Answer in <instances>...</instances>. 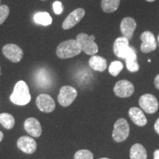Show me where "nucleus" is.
<instances>
[{
  "mask_svg": "<svg viewBox=\"0 0 159 159\" xmlns=\"http://www.w3.org/2000/svg\"><path fill=\"white\" fill-rule=\"evenodd\" d=\"M82 52L77 40L70 39L63 41L57 47L56 55L61 59H68L77 56Z\"/></svg>",
  "mask_w": 159,
  "mask_h": 159,
  "instance_id": "obj_1",
  "label": "nucleus"
},
{
  "mask_svg": "<svg viewBox=\"0 0 159 159\" xmlns=\"http://www.w3.org/2000/svg\"><path fill=\"white\" fill-rule=\"evenodd\" d=\"M10 99L13 104L17 105H26L30 102L29 87L25 81L20 80L16 83Z\"/></svg>",
  "mask_w": 159,
  "mask_h": 159,
  "instance_id": "obj_2",
  "label": "nucleus"
},
{
  "mask_svg": "<svg viewBox=\"0 0 159 159\" xmlns=\"http://www.w3.org/2000/svg\"><path fill=\"white\" fill-rule=\"evenodd\" d=\"M130 134V126L126 119L120 118L115 122L113 131V139L115 142H122L126 140Z\"/></svg>",
  "mask_w": 159,
  "mask_h": 159,
  "instance_id": "obj_3",
  "label": "nucleus"
},
{
  "mask_svg": "<svg viewBox=\"0 0 159 159\" xmlns=\"http://www.w3.org/2000/svg\"><path fill=\"white\" fill-rule=\"evenodd\" d=\"M76 40L83 52L89 55H94L98 52V46L86 33H81L77 35Z\"/></svg>",
  "mask_w": 159,
  "mask_h": 159,
  "instance_id": "obj_4",
  "label": "nucleus"
},
{
  "mask_svg": "<svg viewBox=\"0 0 159 159\" xmlns=\"http://www.w3.org/2000/svg\"><path fill=\"white\" fill-rule=\"evenodd\" d=\"M77 97V91L74 87L64 85L60 90L57 101L63 107H68L75 101Z\"/></svg>",
  "mask_w": 159,
  "mask_h": 159,
  "instance_id": "obj_5",
  "label": "nucleus"
},
{
  "mask_svg": "<svg viewBox=\"0 0 159 159\" xmlns=\"http://www.w3.org/2000/svg\"><path fill=\"white\" fill-rule=\"evenodd\" d=\"M140 39L142 41L140 49L143 53L147 54L156 50L158 43L153 33L150 31H144L140 35Z\"/></svg>",
  "mask_w": 159,
  "mask_h": 159,
  "instance_id": "obj_6",
  "label": "nucleus"
},
{
  "mask_svg": "<svg viewBox=\"0 0 159 159\" xmlns=\"http://www.w3.org/2000/svg\"><path fill=\"white\" fill-rule=\"evenodd\" d=\"M139 105L148 114H154L158 109V99L154 95L144 94L139 98Z\"/></svg>",
  "mask_w": 159,
  "mask_h": 159,
  "instance_id": "obj_7",
  "label": "nucleus"
},
{
  "mask_svg": "<svg viewBox=\"0 0 159 159\" xmlns=\"http://www.w3.org/2000/svg\"><path fill=\"white\" fill-rule=\"evenodd\" d=\"M2 53L6 58L13 63H19L23 58V50L16 44L7 43L2 48Z\"/></svg>",
  "mask_w": 159,
  "mask_h": 159,
  "instance_id": "obj_8",
  "label": "nucleus"
},
{
  "mask_svg": "<svg viewBox=\"0 0 159 159\" xmlns=\"http://www.w3.org/2000/svg\"><path fill=\"white\" fill-rule=\"evenodd\" d=\"M114 92L116 96L121 98H127L132 96L134 92V85L127 80H122L114 85Z\"/></svg>",
  "mask_w": 159,
  "mask_h": 159,
  "instance_id": "obj_9",
  "label": "nucleus"
},
{
  "mask_svg": "<svg viewBox=\"0 0 159 159\" xmlns=\"http://www.w3.org/2000/svg\"><path fill=\"white\" fill-rule=\"evenodd\" d=\"M129 40L125 37H119L115 40L113 47L114 55L119 58L125 59L130 51Z\"/></svg>",
  "mask_w": 159,
  "mask_h": 159,
  "instance_id": "obj_10",
  "label": "nucleus"
},
{
  "mask_svg": "<svg viewBox=\"0 0 159 159\" xmlns=\"http://www.w3.org/2000/svg\"><path fill=\"white\" fill-rule=\"evenodd\" d=\"M34 80L38 87L42 89H47L52 84V78L50 73L45 68H41L36 71Z\"/></svg>",
  "mask_w": 159,
  "mask_h": 159,
  "instance_id": "obj_11",
  "label": "nucleus"
},
{
  "mask_svg": "<svg viewBox=\"0 0 159 159\" xmlns=\"http://www.w3.org/2000/svg\"><path fill=\"white\" fill-rule=\"evenodd\" d=\"M36 105L39 111L44 113H51L55 110V102L50 95L39 94L36 98Z\"/></svg>",
  "mask_w": 159,
  "mask_h": 159,
  "instance_id": "obj_12",
  "label": "nucleus"
},
{
  "mask_svg": "<svg viewBox=\"0 0 159 159\" xmlns=\"http://www.w3.org/2000/svg\"><path fill=\"white\" fill-rule=\"evenodd\" d=\"M85 14V11L83 8H77L73 11L63 21L62 27L63 30H69L77 25Z\"/></svg>",
  "mask_w": 159,
  "mask_h": 159,
  "instance_id": "obj_13",
  "label": "nucleus"
},
{
  "mask_svg": "<svg viewBox=\"0 0 159 159\" xmlns=\"http://www.w3.org/2000/svg\"><path fill=\"white\" fill-rule=\"evenodd\" d=\"M17 147L25 153L33 154L37 149V143L31 137L24 136L18 139Z\"/></svg>",
  "mask_w": 159,
  "mask_h": 159,
  "instance_id": "obj_14",
  "label": "nucleus"
},
{
  "mask_svg": "<svg viewBox=\"0 0 159 159\" xmlns=\"http://www.w3.org/2000/svg\"><path fill=\"white\" fill-rule=\"evenodd\" d=\"M136 21L132 17H125L120 23V30L123 37L130 40L133 38L135 30L136 28Z\"/></svg>",
  "mask_w": 159,
  "mask_h": 159,
  "instance_id": "obj_15",
  "label": "nucleus"
},
{
  "mask_svg": "<svg viewBox=\"0 0 159 159\" xmlns=\"http://www.w3.org/2000/svg\"><path fill=\"white\" fill-rule=\"evenodd\" d=\"M24 127L26 132L33 137H39L42 134L41 123L37 119L30 117L25 120Z\"/></svg>",
  "mask_w": 159,
  "mask_h": 159,
  "instance_id": "obj_16",
  "label": "nucleus"
},
{
  "mask_svg": "<svg viewBox=\"0 0 159 159\" xmlns=\"http://www.w3.org/2000/svg\"><path fill=\"white\" fill-rule=\"evenodd\" d=\"M128 114L131 120L134 122V124L138 125V126L143 127L148 123V119L140 108L133 107L129 110Z\"/></svg>",
  "mask_w": 159,
  "mask_h": 159,
  "instance_id": "obj_17",
  "label": "nucleus"
},
{
  "mask_svg": "<svg viewBox=\"0 0 159 159\" xmlns=\"http://www.w3.org/2000/svg\"><path fill=\"white\" fill-rule=\"evenodd\" d=\"M126 61V67L128 70L130 72H136L139 70V64L137 59V55L135 49L130 47L128 55L125 57Z\"/></svg>",
  "mask_w": 159,
  "mask_h": 159,
  "instance_id": "obj_18",
  "label": "nucleus"
},
{
  "mask_svg": "<svg viewBox=\"0 0 159 159\" xmlns=\"http://www.w3.org/2000/svg\"><path fill=\"white\" fill-rule=\"evenodd\" d=\"M89 64L93 70L102 72L107 68V60L99 55H92L89 61Z\"/></svg>",
  "mask_w": 159,
  "mask_h": 159,
  "instance_id": "obj_19",
  "label": "nucleus"
},
{
  "mask_svg": "<svg viewBox=\"0 0 159 159\" xmlns=\"http://www.w3.org/2000/svg\"><path fill=\"white\" fill-rule=\"evenodd\" d=\"M130 159H147V151L143 145L135 144L130 149Z\"/></svg>",
  "mask_w": 159,
  "mask_h": 159,
  "instance_id": "obj_20",
  "label": "nucleus"
},
{
  "mask_svg": "<svg viewBox=\"0 0 159 159\" xmlns=\"http://www.w3.org/2000/svg\"><path fill=\"white\" fill-rule=\"evenodd\" d=\"M121 0H102L101 7L106 13H114L118 10Z\"/></svg>",
  "mask_w": 159,
  "mask_h": 159,
  "instance_id": "obj_21",
  "label": "nucleus"
},
{
  "mask_svg": "<svg viewBox=\"0 0 159 159\" xmlns=\"http://www.w3.org/2000/svg\"><path fill=\"white\" fill-rule=\"evenodd\" d=\"M34 21L38 25H41L43 26L50 25L52 23V19L51 16L47 12H39L34 15L33 17Z\"/></svg>",
  "mask_w": 159,
  "mask_h": 159,
  "instance_id": "obj_22",
  "label": "nucleus"
},
{
  "mask_svg": "<svg viewBox=\"0 0 159 159\" xmlns=\"http://www.w3.org/2000/svg\"><path fill=\"white\" fill-rule=\"evenodd\" d=\"M0 124L7 130H11L15 125L14 117L8 113H2L0 114Z\"/></svg>",
  "mask_w": 159,
  "mask_h": 159,
  "instance_id": "obj_23",
  "label": "nucleus"
},
{
  "mask_svg": "<svg viewBox=\"0 0 159 159\" xmlns=\"http://www.w3.org/2000/svg\"><path fill=\"white\" fill-rule=\"evenodd\" d=\"M123 63L122 62L119 61H114L113 62H111V63L109 66L108 68V71L109 73L114 77H116L119 75V73L122 71L123 69Z\"/></svg>",
  "mask_w": 159,
  "mask_h": 159,
  "instance_id": "obj_24",
  "label": "nucleus"
},
{
  "mask_svg": "<svg viewBox=\"0 0 159 159\" xmlns=\"http://www.w3.org/2000/svg\"><path fill=\"white\" fill-rule=\"evenodd\" d=\"M75 159H94V156L90 150H80L75 154Z\"/></svg>",
  "mask_w": 159,
  "mask_h": 159,
  "instance_id": "obj_25",
  "label": "nucleus"
},
{
  "mask_svg": "<svg viewBox=\"0 0 159 159\" xmlns=\"http://www.w3.org/2000/svg\"><path fill=\"white\" fill-rule=\"evenodd\" d=\"M10 13V8L7 5H0V25L5 22L8 17Z\"/></svg>",
  "mask_w": 159,
  "mask_h": 159,
  "instance_id": "obj_26",
  "label": "nucleus"
},
{
  "mask_svg": "<svg viewBox=\"0 0 159 159\" xmlns=\"http://www.w3.org/2000/svg\"><path fill=\"white\" fill-rule=\"evenodd\" d=\"M52 7L54 13L57 15H60L63 13V6L62 3L60 1H55L54 3L52 4Z\"/></svg>",
  "mask_w": 159,
  "mask_h": 159,
  "instance_id": "obj_27",
  "label": "nucleus"
},
{
  "mask_svg": "<svg viewBox=\"0 0 159 159\" xmlns=\"http://www.w3.org/2000/svg\"><path fill=\"white\" fill-rule=\"evenodd\" d=\"M154 84H155V86H156V88L159 90V74L157 75L156 78L154 80Z\"/></svg>",
  "mask_w": 159,
  "mask_h": 159,
  "instance_id": "obj_28",
  "label": "nucleus"
},
{
  "mask_svg": "<svg viewBox=\"0 0 159 159\" xmlns=\"http://www.w3.org/2000/svg\"><path fill=\"white\" fill-rule=\"evenodd\" d=\"M154 128H155V130H156V132L159 135V118L157 119L156 123H155Z\"/></svg>",
  "mask_w": 159,
  "mask_h": 159,
  "instance_id": "obj_29",
  "label": "nucleus"
},
{
  "mask_svg": "<svg viewBox=\"0 0 159 159\" xmlns=\"http://www.w3.org/2000/svg\"><path fill=\"white\" fill-rule=\"evenodd\" d=\"M153 158H154V159H159V149L158 150H156L154 152Z\"/></svg>",
  "mask_w": 159,
  "mask_h": 159,
  "instance_id": "obj_30",
  "label": "nucleus"
},
{
  "mask_svg": "<svg viewBox=\"0 0 159 159\" xmlns=\"http://www.w3.org/2000/svg\"><path fill=\"white\" fill-rule=\"evenodd\" d=\"M3 138H4V134H3V133L2 132V131H0V142H1L2 141Z\"/></svg>",
  "mask_w": 159,
  "mask_h": 159,
  "instance_id": "obj_31",
  "label": "nucleus"
},
{
  "mask_svg": "<svg viewBox=\"0 0 159 159\" xmlns=\"http://www.w3.org/2000/svg\"><path fill=\"white\" fill-rule=\"evenodd\" d=\"M89 36H90L91 40H93V41H95V36H94V35H89Z\"/></svg>",
  "mask_w": 159,
  "mask_h": 159,
  "instance_id": "obj_32",
  "label": "nucleus"
},
{
  "mask_svg": "<svg viewBox=\"0 0 159 159\" xmlns=\"http://www.w3.org/2000/svg\"><path fill=\"white\" fill-rule=\"evenodd\" d=\"M147 2H153L156 1V0H146Z\"/></svg>",
  "mask_w": 159,
  "mask_h": 159,
  "instance_id": "obj_33",
  "label": "nucleus"
},
{
  "mask_svg": "<svg viewBox=\"0 0 159 159\" xmlns=\"http://www.w3.org/2000/svg\"><path fill=\"white\" fill-rule=\"evenodd\" d=\"M99 159H109L108 158H99Z\"/></svg>",
  "mask_w": 159,
  "mask_h": 159,
  "instance_id": "obj_34",
  "label": "nucleus"
},
{
  "mask_svg": "<svg viewBox=\"0 0 159 159\" xmlns=\"http://www.w3.org/2000/svg\"><path fill=\"white\" fill-rule=\"evenodd\" d=\"M158 43H159V35H158Z\"/></svg>",
  "mask_w": 159,
  "mask_h": 159,
  "instance_id": "obj_35",
  "label": "nucleus"
},
{
  "mask_svg": "<svg viewBox=\"0 0 159 159\" xmlns=\"http://www.w3.org/2000/svg\"><path fill=\"white\" fill-rule=\"evenodd\" d=\"M0 70H1V67H0ZM0 75H1V72H0Z\"/></svg>",
  "mask_w": 159,
  "mask_h": 159,
  "instance_id": "obj_36",
  "label": "nucleus"
},
{
  "mask_svg": "<svg viewBox=\"0 0 159 159\" xmlns=\"http://www.w3.org/2000/svg\"><path fill=\"white\" fill-rule=\"evenodd\" d=\"M41 1H47V0H41Z\"/></svg>",
  "mask_w": 159,
  "mask_h": 159,
  "instance_id": "obj_37",
  "label": "nucleus"
},
{
  "mask_svg": "<svg viewBox=\"0 0 159 159\" xmlns=\"http://www.w3.org/2000/svg\"><path fill=\"white\" fill-rule=\"evenodd\" d=\"M0 3H1V1H0Z\"/></svg>",
  "mask_w": 159,
  "mask_h": 159,
  "instance_id": "obj_38",
  "label": "nucleus"
}]
</instances>
